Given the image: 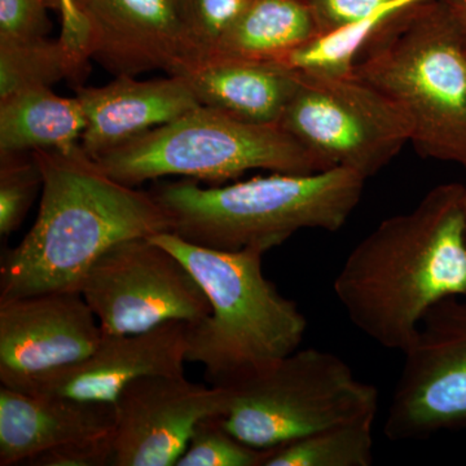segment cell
<instances>
[{"mask_svg": "<svg viewBox=\"0 0 466 466\" xmlns=\"http://www.w3.org/2000/svg\"><path fill=\"white\" fill-rule=\"evenodd\" d=\"M87 2L88 0H63L60 11L63 30L60 38L90 60L87 50L88 24L85 16Z\"/></svg>", "mask_w": 466, "mask_h": 466, "instance_id": "28", "label": "cell"}, {"mask_svg": "<svg viewBox=\"0 0 466 466\" xmlns=\"http://www.w3.org/2000/svg\"><path fill=\"white\" fill-rule=\"evenodd\" d=\"M354 72L403 106L420 156L466 171V46L441 0L415 3L386 18Z\"/></svg>", "mask_w": 466, "mask_h": 466, "instance_id": "5", "label": "cell"}, {"mask_svg": "<svg viewBox=\"0 0 466 466\" xmlns=\"http://www.w3.org/2000/svg\"><path fill=\"white\" fill-rule=\"evenodd\" d=\"M61 0H0V39L47 36L48 12H60Z\"/></svg>", "mask_w": 466, "mask_h": 466, "instance_id": "26", "label": "cell"}, {"mask_svg": "<svg viewBox=\"0 0 466 466\" xmlns=\"http://www.w3.org/2000/svg\"><path fill=\"white\" fill-rule=\"evenodd\" d=\"M228 391L186 376H147L119 394L115 406L113 466H177L196 428L227 412Z\"/></svg>", "mask_w": 466, "mask_h": 466, "instance_id": "11", "label": "cell"}, {"mask_svg": "<svg viewBox=\"0 0 466 466\" xmlns=\"http://www.w3.org/2000/svg\"><path fill=\"white\" fill-rule=\"evenodd\" d=\"M466 46V0H441Z\"/></svg>", "mask_w": 466, "mask_h": 466, "instance_id": "29", "label": "cell"}, {"mask_svg": "<svg viewBox=\"0 0 466 466\" xmlns=\"http://www.w3.org/2000/svg\"><path fill=\"white\" fill-rule=\"evenodd\" d=\"M250 2L251 0H179L184 26L198 57V64L214 56L223 36Z\"/></svg>", "mask_w": 466, "mask_h": 466, "instance_id": "24", "label": "cell"}, {"mask_svg": "<svg viewBox=\"0 0 466 466\" xmlns=\"http://www.w3.org/2000/svg\"><path fill=\"white\" fill-rule=\"evenodd\" d=\"M149 238L182 260L210 302V314L189 325L187 349V363L202 364L210 385H231L299 349L308 319L263 275V251L213 249L174 232Z\"/></svg>", "mask_w": 466, "mask_h": 466, "instance_id": "4", "label": "cell"}, {"mask_svg": "<svg viewBox=\"0 0 466 466\" xmlns=\"http://www.w3.org/2000/svg\"><path fill=\"white\" fill-rule=\"evenodd\" d=\"M366 179L348 168L272 173L204 188L198 180L159 184L152 195L175 235L219 250L266 253L306 228L336 232L360 202Z\"/></svg>", "mask_w": 466, "mask_h": 466, "instance_id": "3", "label": "cell"}, {"mask_svg": "<svg viewBox=\"0 0 466 466\" xmlns=\"http://www.w3.org/2000/svg\"><path fill=\"white\" fill-rule=\"evenodd\" d=\"M43 177L38 217L0 263V299L79 291L94 263L118 242L173 231L152 192L113 179L82 149L32 152Z\"/></svg>", "mask_w": 466, "mask_h": 466, "instance_id": "2", "label": "cell"}, {"mask_svg": "<svg viewBox=\"0 0 466 466\" xmlns=\"http://www.w3.org/2000/svg\"><path fill=\"white\" fill-rule=\"evenodd\" d=\"M297 72L299 85L279 126L328 167L367 180L410 143L412 121L403 106L354 70Z\"/></svg>", "mask_w": 466, "mask_h": 466, "instance_id": "8", "label": "cell"}, {"mask_svg": "<svg viewBox=\"0 0 466 466\" xmlns=\"http://www.w3.org/2000/svg\"><path fill=\"white\" fill-rule=\"evenodd\" d=\"M385 419L390 441L424 440L466 425V300L452 297L429 309Z\"/></svg>", "mask_w": 466, "mask_h": 466, "instance_id": "10", "label": "cell"}, {"mask_svg": "<svg viewBox=\"0 0 466 466\" xmlns=\"http://www.w3.org/2000/svg\"><path fill=\"white\" fill-rule=\"evenodd\" d=\"M43 177L32 153L0 157V236L17 231L42 189Z\"/></svg>", "mask_w": 466, "mask_h": 466, "instance_id": "23", "label": "cell"}, {"mask_svg": "<svg viewBox=\"0 0 466 466\" xmlns=\"http://www.w3.org/2000/svg\"><path fill=\"white\" fill-rule=\"evenodd\" d=\"M308 3L317 21L319 35L380 24L404 7L400 0H308Z\"/></svg>", "mask_w": 466, "mask_h": 466, "instance_id": "25", "label": "cell"}, {"mask_svg": "<svg viewBox=\"0 0 466 466\" xmlns=\"http://www.w3.org/2000/svg\"><path fill=\"white\" fill-rule=\"evenodd\" d=\"M464 186L441 184L388 218L343 262L333 289L360 332L404 352L437 303L466 297Z\"/></svg>", "mask_w": 466, "mask_h": 466, "instance_id": "1", "label": "cell"}, {"mask_svg": "<svg viewBox=\"0 0 466 466\" xmlns=\"http://www.w3.org/2000/svg\"><path fill=\"white\" fill-rule=\"evenodd\" d=\"M101 337L81 291L0 299V382L17 389L76 363L97 348Z\"/></svg>", "mask_w": 466, "mask_h": 466, "instance_id": "12", "label": "cell"}, {"mask_svg": "<svg viewBox=\"0 0 466 466\" xmlns=\"http://www.w3.org/2000/svg\"><path fill=\"white\" fill-rule=\"evenodd\" d=\"M85 16L88 56L113 76H184L198 66L179 0H88Z\"/></svg>", "mask_w": 466, "mask_h": 466, "instance_id": "13", "label": "cell"}, {"mask_svg": "<svg viewBox=\"0 0 466 466\" xmlns=\"http://www.w3.org/2000/svg\"><path fill=\"white\" fill-rule=\"evenodd\" d=\"M375 419L358 417L269 449L265 466H370Z\"/></svg>", "mask_w": 466, "mask_h": 466, "instance_id": "21", "label": "cell"}, {"mask_svg": "<svg viewBox=\"0 0 466 466\" xmlns=\"http://www.w3.org/2000/svg\"><path fill=\"white\" fill-rule=\"evenodd\" d=\"M115 434V433H113ZM113 434L100 440L66 444L27 460L30 466H113Z\"/></svg>", "mask_w": 466, "mask_h": 466, "instance_id": "27", "label": "cell"}, {"mask_svg": "<svg viewBox=\"0 0 466 466\" xmlns=\"http://www.w3.org/2000/svg\"><path fill=\"white\" fill-rule=\"evenodd\" d=\"M222 424L259 450L289 443L358 417L377 415L379 390L332 352L296 350L231 385Z\"/></svg>", "mask_w": 466, "mask_h": 466, "instance_id": "7", "label": "cell"}, {"mask_svg": "<svg viewBox=\"0 0 466 466\" xmlns=\"http://www.w3.org/2000/svg\"><path fill=\"white\" fill-rule=\"evenodd\" d=\"M401 5H415V3L419 2H424V0H400Z\"/></svg>", "mask_w": 466, "mask_h": 466, "instance_id": "31", "label": "cell"}, {"mask_svg": "<svg viewBox=\"0 0 466 466\" xmlns=\"http://www.w3.org/2000/svg\"><path fill=\"white\" fill-rule=\"evenodd\" d=\"M61 5H63V0H61ZM60 11H61V9H60Z\"/></svg>", "mask_w": 466, "mask_h": 466, "instance_id": "32", "label": "cell"}, {"mask_svg": "<svg viewBox=\"0 0 466 466\" xmlns=\"http://www.w3.org/2000/svg\"><path fill=\"white\" fill-rule=\"evenodd\" d=\"M318 35L308 0H251L223 36L213 57L284 64L293 52Z\"/></svg>", "mask_w": 466, "mask_h": 466, "instance_id": "19", "label": "cell"}, {"mask_svg": "<svg viewBox=\"0 0 466 466\" xmlns=\"http://www.w3.org/2000/svg\"><path fill=\"white\" fill-rule=\"evenodd\" d=\"M88 60L63 39H0V99L29 88L84 78Z\"/></svg>", "mask_w": 466, "mask_h": 466, "instance_id": "20", "label": "cell"}, {"mask_svg": "<svg viewBox=\"0 0 466 466\" xmlns=\"http://www.w3.org/2000/svg\"><path fill=\"white\" fill-rule=\"evenodd\" d=\"M103 334H133L170 321L198 324L210 314L201 285L171 251L149 238L118 242L81 285Z\"/></svg>", "mask_w": 466, "mask_h": 466, "instance_id": "9", "label": "cell"}, {"mask_svg": "<svg viewBox=\"0 0 466 466\" xmlns=\"http://www.w3.org/2000/svg\"><path fill=\"white\" fill-rule=\"evenodd\" d=\"M186 76L201 106L256 125H279L299 72L281 63L211 57Z\"/></svg>", "mask_w": 466, "mask_h": 466, "instance_id": "17", "label": "cell"}, {"mask_svg": "<svg viewBox=\"0 0 466 466\" xmlns=\"http://www.w3.org/2000/svg\"><path fill=\"white\" fill-rule=\"evenodd\" d=\"M113 404L27 394L0 388V465H25L27 460L81 441L115 433Z\"/></svg>", "mask_w": 466, "mask_h": 466, "instance_id": "16", "label": "cell"}, {"mask_svg": "<svg viewBox=\"0 0 466 466\" xmlns=\"http://www.w3.org/2000/svg\"><path fill=\"white\" fill-rule=\"evenodd\" d=\"M95 161L131 187L168 175L220 184L251 170L312 174L329 168L281 126L249 124L205 106Z\"/></svg>", "mask_w": 466, "mask_h": 466, "instance_id": "6", "label": "cell"}, {"mask_svg": "<svg viewBox=\"0 0 466 466\" xmlns=\"http://www.w3.org/2000/svg\"><path fill=\"white\" fill-rule=\"evenodd\" d=\"M86 126L76 96H58L51 87L16 92L0 99V157L73 148L81 143Z\"/></svg>", "mask_w": 466, "mask_h": 466, "instance_id": "18", "label": "cell"}, {"mask_svg": "<svg viewBox=\"0 0 466 466\" xmlns=\"http://www.w3.org/2000/svg\"><path fill=\"white\" fill-rule=\"evenodd\" d=\"M189 325L170 321L142 333L103 334L88 357L34 377L15 390L115 404L126 386L135 380L184 375Z\"/></svg>", "mask_w": 466, "mask_h": 466, "instance_id": "14", "label": "cell"}, {"mask_svg": "<svg viewBox=\"0 0 466 466\" xmlns=\"http://www.w3.org/2000/svg\"><path fill=\"white\" fill-rule=\"evenodd\" d=\"M268 455L229 433L222 417H210L198 425L177 466H265Z\"/></svg>", "mask_w": 466, "mask_h": 466, "instance_id": "22", "label": "cell"}, {"mask_svg": "<svg viewBox=\"0 0 466 466\" xmlns=\"http://www.w3.org/2000/svg\"><path fill=\"white\" fill-rule=\"evenodd\" d=\"M462 211H464L465 232H466V186H464V192H462Z\"/></svg>", "mask_w": 466, "mask_h": 466, "instance_id": "30", "label": "cell"}, {"mask_svg": "<svg viewBox=\"0 0 466 466\" xmlns=\"http://www.w3.org/2000/svg\"><path fill=\"white\" fill-rule=\"evenodd\" d=\"M76 96L87 119L79 144L94 159L201 106L183 76L148 81L119 76L101 87L78 86Z\"/></svg>", "mask_w": 466, "mask_h": 466, "instance_id": "15", "label": "cell"}]
</instances>
